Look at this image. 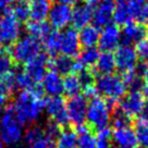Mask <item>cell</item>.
<instances>
[{
  "label": "cell",
  "mask_w": 148,
  "mask_h": 148,
  "mask_svg": "<svg viewBox=\"0 0 148 148\" xmlns=\"http://www.w3.org/2000/svg\"><path fill=\"white\" fill-rule=\"evenodd\" d=\"M44 131H45V135H46L47 137L53 139V140L57 139V137L59 136V134H60V132H61L60 126L57 125L56 123H53V122H51V121L48 122V123L44 126Z\"/></svg>",
  "instance_id": "ab89813d"
},
{
  "label": "cell",
  "mask_w": 148,
  "mask_h": 148,
  "mask_svg": "<svg viewBox=\"0 0 148 148\" xmlns=\"http://www.w3.org/2000/svg\"><path fill=\"white\" fill-rule=\"evenodd\" d=\"M23 124L15 116L11 106L7 107L0 116V137L5 145L16 146L23 140Z\"/></svg>",
  "instance_id": "7a4b0ae2"
},
{
  "label": "cell",
  "mask_w": 148,
  "mask_h": 148,
  "mask_svg": "<svg viewBox=\"0 0 148 148\" xmlns=\"http://www.w3.org/2000/svg\"><path fill=\"white\" fill-rule=\"evenodd\" d=\"M87 106L88 102L83 95L70 97L69 101L66 102V113L69 122L74 124L76 127L85 124Z\"/></svg>",
  "instance_id": "ba28073f"
},
{
  "label": "cell",
  "mask_w": 148,
  "mask_h": 148,
  "mask_svg": "<svg viewBox=\"0 0 148 148\" xmlns=\"http://www.w3.org/2000/svg\"><path fill=\"white\" fill-rule=\"evenodd\" d=\"M95 66V72L100 75H109L112 74L113 71L116 69V59L113 52H107L103 51L102 53L99 55Z\"/></svg>",
  "instance_id": "7402d4cb"
},
{
  "label": "cell",
  "mask_w": 148,
  "mask_h": 148,
  "mask_svg": "<svg viewBox=\"0 0 148 148\" xmlns=\"http://www.w3.org/2000/svg\"><path fill=\"white\" fill-rule=\"evenodd\" d=\"M13 3L14 0H0V11H2V12L9 11Z\"/></svg>",
  "instance_id": "ee69618b"
},
{
  "label": "cell",
  "mask_w": 148,
  "mask_h": 148,
  "mask_svg": "<svg viewBox=\"0 0 148 148\" xmlns=\"http://www.w3.org/2000/svg\"><path fill=\"white\" fill-rule=\"evenodd\" d=\"M99 51L96 47L94 48H85L81 53L77 61L84 68H89V66H94L97 62L98 58H99Z\"/></svg>",
  "instance_id": "4dcf8cb0"
},
{
  "label": "cell",
  "mask_w": 148,
  "mask_h": 148,
  "mask_svg": "<svg viewBox=\"0 0 148 148\" xmlns=\"http://www.w3.org/2000/svg\"><path fill=\"white\" fill-rule=\"evenodd\" d=\"M95 87L97 94L101 95L110 105L120 101L126 92L125 84L120 76L116 74L100 75L95 82Z\"/></svg>",
  "instance_id": "3957f363"
},
{
  "label": "cell",
  "mask_w": 148,
  "mask_h": 148,
  "mask_svg": "<svg viewBox=\"0 0 148 148\" xmlns=\"http://www.w3.org/2000/svg\"><path fill=\"white\" fill-rule=\"evenodd\" d=\"M96 136V148H113L112 133L108 127L97 132Z\"/></svg>",
  "instance_id": "e575fe53"
},
{
  "label": "cell",
  "mask_w": 148,
  "mask_h": 148,
  "mask_svg": "<svg viewBox=\"0 0 148 148\" xmlns=\"http://www.w3.org/2000/svg\"><path fill=\"white\" fill-rule=\"evenodd\" d=\"M143 3L137 0H116V9L112 18L114 24L125 26L134 22Z\"/></svg>",
  "instance_id": "52a82bcc"
},
{
  "label": "cell",
  "mask_w": 148,
  "mask_h": 148,
  "mask_svg": "<svg viewBox=\"0 0 148 148\" xmlns=\"http://www.w3.org/2000/svg\"><path fill=\"white\" fill-rule=\"evenodd\" d=\"M45 102L42 90L34 87L20 92L11 108L22 124H32L40 118L45 110Z\"/></svg>",
  "instance_id": "6da1fadb"
},
{
  "label": "cell",
  "mask_w": 148,
  "mask_h": 148,
  "mask_svg": "<svg viewBox=\"0 0 148 148\" xmlns=\"http://www.w3.org/2000/svg\"><path fill=\"white\" fill-rule=\"evenodd\" d=\"M5 108H7V98L0 95V116L3 113Z\"/></svg>",
  "instance_id": "f6af8a7d"
},
{
  "label": "cell",
  "mask_w": 148,
  "mask_h": 148,
  "mask_svg": "<svg viewBox=\"0 0 148 148\" xmlns=\"http://www.w3.org/2000/svg\"><path fill=\"white\" fill-rule=\"evenodd\" d=\"M121 42V31L119 26L114 23H110L102 27L99 34L98 44L103 51L112 52L120 46Z\"/></svg>",
  "instance_id": "5bb4252c"
},
{
  "label": "cell",
  "mask_w": 148,
  "mask_h": 148,
  "mask_svg": "<svg viewBox=\"0 0 148 148\" xmlns=\"http://www.w3.org/2000/svg\"><path fill=\"white\" fill-rule=\"evenodd\" d=\"M55 142L56 140L47 137L46 135H44L39 139L35 140L32 145H29L28 148H55Z\"/></svg>",
  "instance_id": "60d3db41"
},
{
  "label": "cell",
  "mask_w": 148,
  "mask_h": 148,
  "mask_svg": "<svg viewBox=\"0 0 148 148\" xmlns=\"http://www.w3.org/2000/svg\"><path fill=\"white\" fill-rule=\"evenodd\" d=\"M112 125H113L114 129H121V127L131 126V119L119 110L116 111V113H114V116H113V118H112Z\"/></svg>",
  "instance_id": "f35d334b"
},
{
  "label": "cell",
  "mask_w": 148,
  "mask_h": 148,
  "mask_svg": "<svg viewBox=\"0 0 148 148\" xmlns=\"http://www.w3.org/2000/svg\"><path fill=\"white\" fill-rule=\"evenodd\" d=\"M72 18V8L70 5H63L57 2L51 5L48 20H49V26L57 29H65L68 28V25L71 23Z\"/></svg>",
  "instance_id": "7c38bea8"
},
{
  "label": "cell",
  "mask_w": 148,
  "mask_h": 148,
  "mask_svg": "<svg viewBox=\"0 0 148 148\" xmlns=\"http://www.w3.org/2000/svg\"><path fill=\"white\" fill-rule=\"evenodd\" d=\"M116 148H120V147H116Z\"/></svg>",
  "instance_id": "11a10c76"
},
{
  "label": "cell",
  "mask_w": 148,
  "mask_h": 148,
  "mask_svg": "<svg viewBox=\"0 0 148 148\" xmlns=\"http://www.w3.org/2000/svg\"><path fill=\"white\" fill-rule=\"evenodd\" d=\"M42 47L40 39L27 34L23 37H20L14 42L10 53L12 56L13 61L21 64H26L42 53Z\"/></svg>",
  "instance_id": "5b68a950"
},
{
  "label": "cell",
  "mask_w": 148,
  "mask_h": 148,
  "mask_svg": "<svg viewBox=\"0 0 148 148\" xmlns=\"http://www.w3.org/2000/svg\"><path fill=\"white\" fill-rule=\"evenodd\" d=\"M135 136L140 148H148V122L139 119L135 124Z\"/></svg>",
  "instance_id": "1f68e13d"
},
{
  "label": "cell",
  "mask_w": 148,
  "mask_h": 148,
  "mask_svg": "<svg viewBox=\"0 0 148 148\" xmlns=\"http://www.w3.org/2000/svg\"><path fill=\"white\" fill-rule=\"evenodd\" d=\"M13 62L14 61L11 53L5 48H1L0 49V76L12 72Z\"/></svg>",
  "instance_id": "836d02e7"
},
{
  "label": "cell",
  "mask_w": 148,
  "mask_h": 148,
  "mask_svg": "<svg viewBox=\"0 0 148 148\" xmlns=\"http://www.w3.org/2000/svg\"><path fill=\"white\" fill-rule=\"evenodd\" d=\"M99 28L95 25H87L86 27L81 29L79 33V42L85 48H94L98 44L99 40Z\"/></svg>",
  "instance_id": "cb8c5ba5"
},
{
  "label": "cell",
  "mask_w": 148,
  "mask_h": 148,
  "mask_svg": "<svg viewBox=\"0 0 148 148\" xmlns=\"http://www.w3.org/2000/svg\"><path fill=\"white\" fill-rule=\"evenodd\" d=\"M92 13H94V8L89 5L85 3L76 5L74 9H72L71 23L73 24V28L82 29L89 25V23L92 21Z\"/></svg>",
  "instance_id": "ffe728a7"
},
{
  "label": "cell",
  "mask_w": 148,
  "mask_h": 148,
  "mask_svg": "<svg viewBox=\"0 0 148 148\" xmlns=\"http://www.w3.org/2000/svg\"><path fill=\"white\" fill-rule=\"evenodd\" d=\"M42 40L44 42L42 45L48 55L53 57L59 52V32L58 31H50L45 38H42Z\"/></svg>",
  "instance_id": "f1b7e54d"
},
{
  "label": "cell",
  "mask_w": 148,
  "mask_h": 148,
  "mask_svg": "<svg viewBox=\"0 0 148 148\" xmlns=\"http://www.w3.org/2000/svg\"><path fill=\"white\" fill-rule=\"evenodd\" d=\"M45 135V131H44V126L42 125H32L29 126L25 132H24V136H23V140L27 144L28 146L32 145L35 140L39 139L40 137H42Z\"/></svg>",
  "instance_id": "d6a6232c"
},
{
  "label": "cell",
  "mask_w": 148,
  "mask_h": 148,
  "mask_svg": "<svg viewBox=\"0 0 148 148\" xmlns=\"http://www.w3.org/2000/svg\"><path fill=\"white\" fill-rule=\"evenodd\" d=\"M14 77H15L16 88H20L22 90H27V89L36 87V85L33 83L32 79L28 77V75L24 71H18L16 73H14Z\"/></svg>",
  "instance_id": "8d00e7d4"
},
{
  "label": "cell",
  "mask_w": 148,
  "mask_h": 148,
  "mask_svg": "<svg viewBox=\"0 0 148 148\" xmlns=\"http://www.w3.org/2000/svg\"><path fill=\"white\" fill-rule=\"evenodd\" d=\"M113 55L116 59V69H119L122 74L136 70L138 56L132 46L123 44L116 48V53Z\"/></svg>",
  "instance_id": "30bf717a"
},
{
  "label": "cell",
  "mask_w": 148,
  "mask_h": 148,
  "mask_svg": "<svg viewBox=\"0 0 148 148\" xmlns=\"http://www.w3.org/2000/svg\"><path fill=\"white\" fill-rule=\"evenodd\" d=\"M16 89L15 84V77L13 72L3 74L0 76V95L3 97H10L12 96Z\"/></svg>",
  "instance_id": "83f0119b"
},
{
  "label": "cell",
  "mask_w": 148,
  "mask_h": 148,
  "mask_svg": "<svg viewBox=\"0 0 148 148\" xmlns=\"http://www.w3.org/2000/svg\"><path fill=\"white\" fill-rule=\"evenodd\" d=\"M18 2H23V3H26L27 1H32V0H18Z\"/></svg>",
  "instance_id": "db71d44e"
},
{
  "label": "cell",
  "mask_w": 148,
  "mask_h": 148,
  "mask_svg": "<svg viewBox=\"0 0 148 148\" xmlns=\"http://www.w3.org/2000/svg\"><path fill=\"white\" fill-rule=\"evenodd\" d=\"M146 105L140 90H131L120 100V111L130 119L139 116Z\"/></svg>",
  "instance_id": "4fadbf2b"
},
{
  "label": "cell",
  "mask_w": 148,
  "mask_h": 148,
  "mask_svg": "<svg viewBox=\"0 0 148 148\" xmlns=\"http://www.w3.org/2000/svg\"><path fill=\"white\" fill-rule=\"evenodd\" d=\"M45 111L51 122L59 126H63L69 122L66 113V102L61 96L47 99L45 102Z\"/></svg>",
  "instance_id": "8fae6325"
},
{
  "label": "cell",
  "mask_w": 148,
  "mask_h": 148,
  "mask_svg": "<svg viewBox=\"0 0 148 148\" xmlns=\"http://www.w3.org/2000/svg\"><path fill=\"white\" fill-rule=\"evenodd\" d=\"M57 1H58L59 3H63V5H70V7L77 2V0H57Z\"/></svg>",
  "instance_id": "7dc6e473"
},
{
  "label": "cell",
  "mask_w": 148,
  "mask_h": 148,
  "mask_svg": "<svg viewBox=\"0 0 148 148\" xmlns=\"http://www.w3.org/2000/svg\"><path fill=\"white\" fill-rule=\"evenodd\" d=\"M55 148H77V134L71 129L61 131L55 142Z\"/></svg>",
  "instance_id": "d4e9b609"
},
{
  "label": "cell",
  "mask_w": 148,
  "mask_h": 148,
  "mask_svg": "<svg viewBox=\"0 0 148 148\" xmlns=\"http://www.w3.org/2000/svg\"><path fill=\"white\" fill-rule=\"evenodd\" d=\"M144 42H146V45L148 46V31H146V35H145V38H144Z\"/></svg>",
  "instance_id": "816d5d0a"
},
{
  "label": "cell",
  "mask_w": 148,
  "mask_h": 148,
  "mask_svg": "<svg viewBox=\"0 0 148 148\" xmlns=\"http://www.w3.org/2000/svg\"><path fill=\"white\" fill-rule=\"evenodd\" d=\"M0 148H5V144H3V142H2L1 137H0Z\"/></svg>",
  "instance_id": "f5cc1de1"
},
{
  "label": "cell",
  "mask_w": 148,
  "mask_h": 148,
  "mask_svg": "<svg viewBox=\"0 0 148 148\" xmlns=\"http://www.w3.org/2000/svg\"><path fill=\"white\" fill-rule=\"evenodd\" d=\"M142 95H143V97L145 100H148V85H145L143 87V90H142Z\"/></svg>",
  "instance_id": "681fc988"
},
{
  "label": "cell",
  "mask_w": 148,
  "mask_h": 148,
  "mask_svg": "<svg viewBox=\"0 0 148 148\" xmlns=\"http://www.w3.org/2000/svg\"><path fill=\"white\" fill-rule=\"evenodd\" d=\"M11 12L13 13V15L18 18L20 22L22 21H26L29 18V9L28 5L23 2H18V5H15L12 8Z\"/></svg>",
  "instance_id": "74e56055"
},
{
  "label": "cell",
  "mask_w": 148,
  "mask_h": 148,
  "mask_svg": "<svg viewBox=\"0 0 148 148\" xmlns=\"http://www.w3.org/2000/svg\"><path fill=\"white\" fill-rule=\"evenodd\" d=\"M74 62L75 60H73L72 58L65 57V56H59L48 61V65L50 66L52 71L59 73L60 75L61 74L69 75V74H73Z\"/></svg>",
  "instance_id": "603a6c76"
},
{
  "label": "cell",
  "mask_w": 148,
  "mask_h": 148,
  "mask_svg": "<svg viewBox=\"0 0 148 148\" xmlns=\"http://www.w3.org/2000/svg\"><path fill=\"white\" fill-rule=\"evenodd\" d=\"M77 129V148H96V136L86 125H81Z\"/></svg>",
  "instance_id": "484cf974"
},
{
  "label": "cell",
  "mask_w": 148,
  "mask_h": 148,
  "mask_svg": "<svg viewBox=\"0 0 148 148\" xmlns=\"http://www.w3.org/2000/svg\"><path fill=\"white\" fill-rule=\"evenodd\" d=\"M146 35V28L144 25L139 23H132L125 25L122 32H121V39H123L124 45H130L132 46V44H138L139 42L144 40Z\"/></svg>",
  "instance_id": "d6986e66"
},
{
  "label": "cell",
  "mask_w": 148,
  "mask_h": 148,
  "mask_svg": "<svg viewBox=\"0 0 148 148\" xmlns=\"http://www.w3.org/2000/svg\"><path fill=\"white\" fill-rule=\"evenodd\" d=\"M98 1H99V0H85V5H89V7H92V8H95L96 5L98 3Z\"/></svg>",
  "instance_id": "c3c4849f"
},
{
  "label": "cell",
  "mask_w": 148,
  "mask_h": 148,
  "mask_svg": "<svg viewBox=\"0 0 148 148\" xmlns=\"http://www.w3.org/2000/svg\"><path fill=\"white\" fill-rule=\"evenodd\" d=\"M144 64L142 66V71H148V55L144 58Z\"/></svg>",
  "instance_id": "f907efd6"
},
{
  "label": "cell",
  "mask_w": 148,
  "mask_h": 148,
  "mask_svg": "<svg viewBox=\"0 0 148 148\" xmlns=\"http://www.w3.org/2000/svg\"><path fill=\"white\" fill-rule=\"evenodd\" d=\"M139 24H142L144 26H148V3H143L140 9H139L138 15H137V18Z\"/></svg>",
  "instance_id": "b9f144b4"
},
{
  "label": "cell",
  "mask_w": 148,
  "mask_h": 148,
  "mask_svg": "<svg viewBox=\"0 0 148 148\" xmlns=\"http://www.w3.org/2000/svg\"><path fill=\"white\" fill-rule=\"evenodd\" d=\"M112 112L111 106L108 101H106L101 97L92 98V100L88 102L87 113H86V121L88 125L94 130L107 129L111 121Z\"/></svg>",
  "instance_id": "277c9868"
},
{
  "label": "cell",
  "mask_w": 148,
  "mask_h": 148,
  "mask_svg": "<svg viewBox=\"0 0 148 148\" xmlns=\"http://www.w3.org/2000/svg\"><path fill=\"white\" fill-rule=\"evenodd\" d=\"M122 81L125 84L126 88L130 87L131 90H139V86H140V77L138 74L135 71H131L127 73L122 74Z\"/></svg>",
  "instance_id": "d590c367"
},
{
  "label": "cell",
  "mask_w": 148,
  "mask_h": 148,
  "mask_svg": "<svg viewBox=\"0 0 148 148\" xmlns=\"http://www.w3.org/2000/svg\"><path fill=\"white\" fill-rule=\"evenodd\" d=\"M48 59L47 56L44 53H40L37 56L36 58H34L33 60L27 62L24 68V72L27 74L28 77L32 79V82L35 85L42 82V77L46 74V69L48 66Z\"/></svg>",
  "instance_id": "2e32d148"
},
{
  "label": "cell",
  "mask_w": 148,
  "mask_h": 148,
  "mask_svg": "<svg viewBox=\"0 0 148 148\" xmlns=\"http://www.w3.org/2000/svg\"><path fill=\"white\" fill-rule=\"evenodd\" d=\"M22 25L11 11L0 14V49L13 45L21 37Z\"/></svg>",
  "instance_id": "8992f818"
},
{
  "label": "cell",
  "mask_w": 148,
  "mask_h": 148,
  "mask_svg": "<svg viewBox=\"0 0 148 148\" xmlns=\"http://www.w3.org/2000/svg\"><path fill=\"white\" fill-rule=\"evenodd\" d=\"M116 9V0H99L94 8L92 21L96 27H105L111 23Z\"/></svg>",
  "instance_id": "9a60e30c"
},
{
  "label": "cell",
  "mask_w": 148,
  "mask_h": 148,
  "mask_svg": "<svg viewBox=\"0 0 148 148\" xmlns=\"http://www.w3.org/2000/svg\"><path fill=\"white\" fill-rule=\"evenodd\" d=\"M81 42L79 32L73 27H68L59 32V52L61 56L73 58L79 53Z\"/></svg>",
  "instance_id": "9c48e42d"
},
{
  "label": "cell",
  "mask_w": 148,
  "mask_h": 148,
  "mask_svg": "<svg viewBox=\"0 0 148 148\" xmlns=\"http://www.w3.org/2000/svg\"><path fill=\"white\" fill-rule=\"evenodd\" d=\"M140 119L148 122V103H146L145 107H144L143 111H142V113H140Z\"/></svg>",
  "instance_id": "bcb514c9"
},
{
  "label": "cell",
  "mask_w": 148,
  "mask_h": 148,
  "mask_svg": "<svg viewBox=\"0 0 148 148\" xmlns=\"http://www.w3.org/2000/svg\"><path fill=\"white\" fill-rule=\"evenodd\" d=\"M42 90L50 97L60 96L63 92V79L55 71H48L42 79Z\"/></svg>",
  "instance_id": "e0dca14e"
},
{
  "label": "cell",
  "mask_w": 148,
  "mask_h": 148,
  "mask_svg": "<svg viewBox=\"0 0 148 148\" xmlns=\"http://www.w3.org/2000/svg\"><path fill=\"white\" fill-rule=\"evenodd\" d=\"M26 31H27L28 35L34 36L40 39V38H45L48 35V33L50 32V26L46 23V22H34L31 21L28 22L26 25Z\"/></svg>",
  "instance_id": "f546056e"
},
{
  "label": "cell",
  "mask_w": 148,
  "mask_h": 148,
  "mask_svg": "<svg viewBox=\"0 0 148 148\" xmlns=\"http://www.w3.org/2000/svg\"><path fill=\"white\" fill-rule=\"evenodd\" d=\"M134 49H135V51H136V53H137L138 57L145 58V57L148 55V46L146 45V42H144V40L139 42L138 44H136Z\"/></svg>",
  "instance_id": "7bdbcfd3"
},
{
  "label": "cell",
  "mask_w": 148,
  "mask_h": 148,
  "mask_svg": "<svg viewBox=\"0 0 148 148\" xmlns=\"http://www.w3.org/2000/svg\"><path fill=\"white\" fill-rule=\"evenodd\" d=\"M50 8V0H32L28 5L29 18L34 22H45L48 18Z\"/></svg>",
  "instance_id": "44dd1931"
},
{
  "label": "cell",
  "mask_w": 148,
  "mask_h": 148,
  "mask_svg": "<svg viewBox=\"0 0 148 148\" xmlns=\"http://www.w3.org/2000/svg\"><path fill=\"white\" fill-rule=\"evenodd\" d=\"M82 89V83L77 74H69L63 79V92L69 97L79 95V92Z\"/></svg>",
  "instance_id": "4316f807"
},
{
  "label": "cell",
  "mask_w": 148,
  "mask_h": 148,
  "mask_svg": "<svg viewBox=\"0 0 148 148\" xmlns=\"http://www.w3.org/2000/svg\"><path fill=\"white\" fill-rule=\"evenodd\" d=\"M112 142L120 148H135L137 146L134 130L131 126L114 129L112 132Z\"/></svg>",
  "instance_id": "ac0fdd59"
}]
</instances>
